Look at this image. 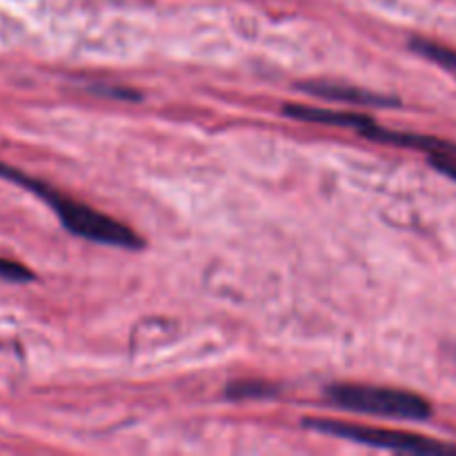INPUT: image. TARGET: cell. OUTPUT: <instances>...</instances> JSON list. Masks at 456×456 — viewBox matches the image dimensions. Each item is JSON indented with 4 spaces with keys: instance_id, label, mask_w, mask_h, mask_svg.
I'll return each mask as SVG.
<instances>
[{
    "instance_id": "cell-1",
    "label": "cell",
    "mask_w": 456,
    "mask_h": 456,
    "mask_svg": "<svg viewBox=\"0 0 456 456\" xmlns=\"http://www.w3.org/2000/svg\"><path fill=\"white\" fill-rule=\"evenodd\" d=\"M330 405L356 414H370L399 421H428L432 417L430 401L414 392L395 390V387L361 386V383H337L325 387Z\"/></svg>"
},
{
    "instance_id": "cell-2",
    "label": "cell",
    "mask_w": 456,
    "mask_h": 456,
    "mask_svg": "<svg viewBox=\"0 0 456 456\" xmlns=\"http://www.w3.org/2000/svg\"><path fill=\"white\" fill-rule=\"evenodd\" d=\"M47 205L52 208V212L61 218L62 227L67 232H71L74 236L80 239L94 240V243L102 245H114V248L123 249H141L142 239L134 230H129L127 225H123L116 218L107 216V214L96 212L89 205L74 200L71 196L52 194L47 199Z\"/></svg>"
},
{
    "instance_id": "cell-3",
    "label": "cell",
    "mask_w": 456,
    "mask_h": 456,
    "mask_svg": "<svg viewBox=\"0 0 456 456\" xmlns=\"http://www.w3.org/2000/svg\"><path fill=\"white\" fill-rule=\"evenodd\" d=\"M303 428L321 432V435L337 436V439L354 441V444L370 445V448L395 450V452H412V454H452L456 448L439 444L428 436L410 435L399 430H381V428L354 426L347 421H334V419H303Z\"/></svg>"
},
{
    "instance_id": "cell-4",
    "label": "cell",
    "mask_w": 456,
    "mask_h": 456,
    "mask_svg": "<svg viewBox=\"0 0 456 456\" xmlns=\"http://www.w3.org/2000/svg\"><path fill=\"white\" fill-rule=\"evenodd\" d=\"M298 89H303L310 96L325 98V101L337 102H352V105H372V107H399V98L386 96V94L370 92V89L352 87V85H338V83H301Z\"/></svg>"
},
{
    "instance_id": "cell-5",
    "label": "cell",
    "mask_w": 456,
    "mask_h": 456,
    "mask_svg": "<svg viewBox=\"0 0 456 456\" xmlns=\"http://www.w3.org/2000/svg\"><path fill=\"white\" fill-rule=\"evenodd\" d=\"M283 114L294 120L334 125V127H347V129H354V132H363L368 125L374 123L370 116H363V114H352V111H330V110H321V107H307V105H285Z\"/></svg>"
},
{
    "instance_id": "cell-6",
    "label": "cell",
    "mask_w": 456,
    "mask_h": 456,
    "mask_svg": "<svg viewBox=\"0 0 456 456\" xmlns=\"http://www.w3.org/2000/svg\"><path fill=\"white\" fill-rule=\"evenodd\" d=\"M276 395H279V387L263 379H245V381H234L225 387V396L230 401L272 399Z\"/></svg>"
},
{
    "instance_id": "cell-7",
    "label": "cell",
    "mask_w": 456,
    "mask_h": 456,
    "mask_svg": "<svg viewBox=\"0 0 456 456\" xmlns=\"http://www.w3.org/2000/svg\"><path fill=\"white\" fill-rule=\"evenodd\" d=\"M410 49L421 56H426L428 61H435L436 65H441L444 69L456 74V52L454 49L445 47V45L435 43V40L428 38H410Z\"/></svg>"
},
{
    "instance_id": "cell-8",
    "label": "cell",
    "mask_w": 456,
    "mask_h": 456,
    "mask_svg": "<svg viewBox=\"0 0 456 456\" xmlns=\"http://www.w3.org/2000/svg\"><path fill=\"white\" fill-rule=\"evenodd\" d=\"M0 279L12 281V283H29V281H34V272L16 261L0 258Z\"/></svg>"
},
{
    "instance_id": "cell-9",
    "label": "cell",
    "mask_w": 456,
    "mask_h": 456,
    "mask_svg": "<svg viewBox=\"0 0 456 456\" xmlns=\"http://www.w3.org/2000/svg\"><path fill=\"white\" fill-rule=\"evenodd\" d=\"M430 163L435 165L441 174H445V176L456 181V159H452V156H430Z\"/></svg>"
},
{
    "instance_id": "cell-10",
    "label": "cell",
    "mask_w": 456,
    "mask_h": 456,
    "mask_svg": "<svg viewBox=\"0 0 456 456\" xmlns=\"http://www.w3.org/2000/svg\"><path fill=\"white\" fill-rule=\"evenodd\" d=\"M94 92L96 94H101V96H114V98H120V101H123V98H129V101H138V98H141V94L138 92H134V89H111V87H92Z\"/></svg>"
}]
</instances>
